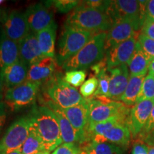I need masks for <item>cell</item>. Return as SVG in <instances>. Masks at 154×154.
<instances>
[{
  "mask_svg": "<svg viewBox=\"0 0 154 154\" xmlns=\"http://www.w3.org/2000/svg\"><path fill=\"white\" fill-rule=\"evenodd\" d=\"M28 116L31 126L42 138L46 151H54L63 143L59 123L51 109L47 106H34Z\"/></svg>",
  "mask_w": 154,
  "mask_h": 154,
  "instance_id": "cell-1",
  "label": "cell"
},
{
  "mask_svg": "<svg viewBox=\"0 0 154 154\" xmlns=\"http://www.w3.org/2000/svg\"><path fill=\"white\" fill-rule=\"evenodd\" d=\"M65 25L97 34L108 32L113 22L106 12L83 5L80 2L67 17Z\"/></svg>",
  "mask_w": 154,
  "mask_h": 154,
  "instance_id": "cell-2",
  "label": "cell"
},
{
  "mask_svg": "<svg viewBox=\"0 0 154 154\" xmlns=\"http://www.w3.org/2000/svg\"><path fill=\"white\" fill-rule=\"evenodd\" d=\"M106 32L97 34L74 57L61 65L66 72L72 70H85L88 67L103 60L105 51Z\"/></svg>",
  "mask_w": 154,
  "mask_h": 154,
  "instance_id": "cell-3",
  "label": "cell"
},
{
  "mask_svg": "<svg viewBox=\"0 0 154 154\" xmlns=\"http://www.w3.org/2000/svg\"><path fill=\"white\" fill-rule=\"evenodd\" d=\"M127 118L116 117L99 124L89 125L88 126L89 138L98 136L120 147L127 146L131 135L126 124Z\"/></svg>",
  "mask_w": 154,
  "mask_h": 154,
  "instance_id": "cell-4",
  "label": "cell"
},
{
  "mask_svg": "<svg viewBox=\"0 0 154 154\" xmlns=\"http://www.w3.org/2000/svg\"><path fill=\"white\" fill-rule=\"evenodd\" d=\"M44 89L51 101L62 109L73 107L86 101L80 92L67 84L59 74H54L47 81Z\"/></svg>",
  "mask_w": 154,
  "mask_h": 154,
  "instance_id": "cell-5",
  "label": "cell"
},
{
  "mask_svg": "<svg viewBox=\"0 0 154 154\" xmlns=\"http://www.w3.org/2000/svg\"><path fill=\"white\" fill-rule=\"evenodd\" d=\"M94 35L96 34L64 25L58 44L57 63L61 66L65 61L76 54Z\"/></svg>",
  "mask_w": 154,
  "mask_h": 154,
  "instance_id": "cell-6",
  "label": "cell"
},
{
  "mask_svg": "<svg viewBox=\"0 0 154 154\" xmlns=\"http://www.w3.org/2000/svg\"><path fill=\"white\" fill-rule=\"evenodd\" d=\"M88 125L103 122L116 117H128L131 108L120 101L107 98L87 99Z\"/></svg>",
  "mask_w": 154,
  "mask_h": 154,
  "instance_id": "cell-7",
  "label": "cell"
},
{
  "mask_svg": "<svg viewBox=\"0 0 154 154\" xmlns=\"http://www.w3.org/2000/svg\"><path fill=\"white\" fill-rule=\"evenodd\" d=\"M42 84L25 82L15 87L8 88L4 96V102L7 109L17 111L32 104L35 101Z\"/></svg>",
  "mask_w": 154,
  "mask_h": 154,
  "instance_id": "cell-8",
  "label": "cell"
},
{
  "mask_svg": "<svg viewBox=\"0 0 154 154\" xmlns=\"http://www.w3.org/2000/svg\"><path fill=\"white\" fill-rule=\"evenodd\" d=\"M31 126L29 116L17 119L11 124L0 140V154H7L21 149L26 140Z\"/></svg>",
  "mask_w": 154,
  "mask_h": 154,
  "instance_id": "cell-9",
  "label": "cell"
},
{
  "mask_svg": "<svg viewBox=\"0 0 154 154\" xmlns=\"http://www.w3.org/2000/svg\"><path fill=\"white\" fill-rule=\"evenodd\" d=\"M147 1L116 0L111 1L106 14L113 23L121 19H131L143 23L145 19V5Z\"/></svg>",
  "mask_w": 154,
  "mask_h": 154,
  "instance_id": "cell-10",
  "label": "cell"
},
{
  "mask_svg": "<svg viewBox=\"0 0 154 154\" xmlns=\"http://www.w3.org/2000/svg\"><path fill=\"white\" fill-rule=\"evenodd\" d=\"M142 22L131 19H121L113 23L107 32L105 41V51L136 36L137 31L142 27Z\"/></svg>",
  "mask_w": 154,
  "mask_h": 154,
  "instance_id": "cell-11",
  "label": "cell"
},
{
  "mask_svg": "<svg viewBox=\"0 0 154 154\" xmlns=\"http://www.w3.org/2000/svg\"><path fill=\"white\" fill-rule=\"evenodd\" d=\"M1 30L11 40L17 44L31 32L24 12L13 10L1 17Z\"/></svg>",
  "mask_w": 154,
  "mask_h": 154,
  "instance_id": "cell-12",
  "label": "cell"
},
{
  "mask_svg": "<svg viewBox=\"0 0 154 154\" xmlns=\"http://www.w3.org/2000/svg\"><path fill=\"white\" fill-rule=\"evenodd\" d=\"M154 106V99L137 102L131 109L126 124L134 138L139 136L149 120Z\"/></svg>",
  "mask_w": 154,
  "mask_h": 154,
  "instance_id": "cell-13",
  "label": "cell"
},
{
  "mask_svg": "<svg viewBox=\"0 0 154 154\" xmlns=\"http://www.w3.org/2000/svg\"><path fill=\"white\" fill-rule=\"evenodd\" d=\"M137 42V38L134 36L106 51L107 69L128 64L136 51Z\"/></svg>",
  "mask_w": 154,
  "mask_h": 154,
  "instance_id": "cell-14",
  "label": "cell"
},
{
  "mask_svg": "<svg viewBox=\"0 0 154 154\" xmlns=\"http://www.w3.org/2000/svg\"><path fill=\"white\" fill-rule=\"evenodd\" d=\"M24 13L31 32L36 34L54 22L53 13L50 11L46 3L36 4L31 6Z\"/></svg>",
  "mask_w": 154,
  "mask_h": 154,
  "instance_id": "cell-15",
  "label": "cell"
},
{
  "mask_svg": "<svg viewBox=\"0 0 154 154\" xmlns=\"http://www.w3.org/2000/svg\"><path fill=\"white\" fill-rule=\"evenodd\" d=\"M60 110L67 119L71 123L73 127L79 133L84 141L89 139L88 134V101L74 106L73 107L62 109Z\"/></svg>",
  "mask_w": 154,
  "mask_h": 154,
  "instance_id": "cell-16",
  "label": "cell"
},
{
  "mask_svg": "<svg viewBox=\"0 0 154 154\" xmlns=\"http://www.w3.org/2000/svg\"><path fill=\"white\" fill-rule=\"evenodd\" d=\"M109 74V88L107 99L113 101H121L129 81L127 65H121L107 69Z\"/></svg>",
  "mask_w": 154,
  "mask_h": 154,
  "instance_id": "cell-17",
  "label": "cell"
},
{
  "mask_svg": "<svg viewBox=\"0 0 154 154\" xmlns=\"http://www.w3.org/2000/svg\"><path fill=\"white\" fill-rule=\"evenodd\" d=\"M19 57L20 60L30 66L43 59L40 50L36 34L30 32L18 43Z\"/></svg>",
  "mask_w": 154,
  "mask_h": 154,
  "instance_id": "cell-18",
  "label": "cell"
},
{
  "mask_svg": "<svg viewBox=\"0 0 154 154\" xmlns=\"http://www.w3.org/2000/svg\"><path fill=\"white\" fill-rule=\"evenodd\" d=\"M50 109L54 113L56 118L59 123V128L63 143H82L84 142V138L81 136L79 133L75 129L73 126L69 122V121L61 112L59 106L55 104L51 101H48L47 103Z\"/></svg>",
  "mask_w": 154,
  "mask_h": 154,
  "instance_id": "cell-19",
  "label": "cell"
},
{
  "mask_svg": "<svg viewBox=\"0 0 154 154\" xmlns=\"http://www.w3.org/2000/svg\"><path fill=\"white\" fill-rule=\"evenodd\" d=\"M56 63L54 58L44 57L41 60L31 64L26 81L40 84L47 81L54 74Z\"/></svg>",
  "mask_w": 154,
  "mask_h": 154,
  "instance_id": "cell-20",
  "label": "cell"
},
{
  "mask_svg": "<svg viewBox=\"0 0 154 154\" xmlns=\"http://www.w3.org/2000/svg\"><path fill=\"white\" fill-rule=\"evenodd\" d=\"M29 66L20 59L1 71L5 87L11 88L20 85L27 80Z\"/></svg>",
  "mask_w": 154,
  "mask_h": 154,
  "instance_id": "cell-21",
  "label": "cell"
},
{
  "mask_svg": "<svg viewBox=\"0 0 154 154\" xmlns=\"http://www.w3.org/2000/svg\"><path fill=\"white\" fill-rule=\"evenodd\" d=\"M19 59L18 44L0 30V72Z\"/></svg>",
  "mask_w": 154,
  "mask_h": 154,
  "instance_id": "cell-22",
  "label": "cell"
},
{
  "mask_svg": "<svg viewBox=\"0 0 154 154\" xmlns=\"http://www.w3.org/2000/svg\"><path fill=\"white\" fill-rule=\"evenodd\" d=\"M57 29V24L54 22L47 28L36 34L38 45L43 57H54Z\"/></svg>",
  "mask_w": 154,
  "mask_h": 154,
  "instance_id": "cell-23",
  "label": "cell"
},
{
  "mask_svg": "<svg viewBox=\"0 0 154 154\" xmlns=\"http://www.w3.org/2000/svg\"><path fill=\"white\" fill-rule=\"evenodd\" d=\"M146 76V74L130 76L128 85L121 99L122 103L128 106L136 104Z\"/></svg>",
  "mask_w": 154,
  "mask_h": 154,
  "instance_id": "cell-24",
  "label": "cell"
},
{
  "mask_svg": "<svg viewBox=\"0 0 154 154\" xmlns=\"http://www.w3.org/2000/svg\"><path fill=\"white\" fill-rule=\"evenodd\" d=\"M149 63L150 59L144 53L140 44L137 42L136 51L128 63L131 76L147 74Z\"/></svg>",
  "mask_w": 154,
  "mask_h": 154,
  "instance_id": "cell-25",
  "label": "cell"
},
{
  "mask_svg": "<svg viewBox=\"0 0 154 154\" xmlns=\"http://www.w3.org/2000/svg\"><path fill=\"white\" fill-rule=\"evenodd\" d=\"M83 149L88 154H123L122 148L106 140L94 141L91 140L89 143Z\"/></svg>",
  "mask_w": 154,
  "mask_h": 154,
  "instance_id": "cell-26",
  "label": "cell"
},
{
  "mask_svg": "<svg viewBox=\"0 0 154 154\" xmlns=\"http://www.w3.org/2000/svg\"><path fill=\"white\" fill-rule=\"evenodd\" d=\"M21 149L22 154H36L38 152L46 151L42 138L32 126H30L28 137Z\"/></svg>",
  "mask_w": 154,
  "mask_h": 154,
  "instance_id": "cell-27",
  "label": "cell"
},
{
  "mask_svg": "<svg viewBox=\"0 0 154 154\" xmlns=\"http://www.w3.org/2000/svg\"><path fill=\"white\" fill-rule=\"evenodd\" d=\"M99 81L97 90L90 99L93 98H106L109 88V74L107 67H104L95 76Z\"/></svg>",
  "mask_w": 154,
  "mask_h": 154,
  "instance_id": "cell-28",
  "label": "cell"
},
{
  "mask_svg": "<svg viewBox=\"0 0 154 154\" xmlns=\"http://www.w3.org/2000/svg\"><path fill=\"white\" fill-rule=\"evenodd\" d=\"M154 99V75L151 73H149L146 75L145 79L143 81V86L138 96L137 102H140L144 100Z\"/></svg>",
  "mask_w": 154,
  "mask_h": 154,
  "instance_id": "cell-29",
  "label": "cell"
},
{
  "mask_svg": "<svg viewBox=\"0 0 154 154\" xmlns=\"http://www.w3.org/2000/svg\"><path fill=\"white\" fill-rule=\"evenodd\" d=\"M86 77V70H72L65 73L63 79L69 85L76 88L82 86L85 82Z\"/></svg>",
  "mask_w": 154,
  "mask_h": 154,
  "instance_id": "cell-30",
  "label": "cell"
},
{
  "mask_svg": "<svg viewBox=\"0 0 154 154\" xmlns=\"http://www.w3.org/2000/svg\"><path fill=\"white\" fill-rule=\"evenodd\" d=\"M98 86H99L98 79L95 76L91 77L81 86L79 90L81 95L86 99H90L95 94Z\"/></svg>",
  "mask_w": 154,
  "mask_h": 154,
  "instance_id": "cell-31",
  "label": "cell"
},
{
  "mask_svg": "<svg viewBox=\"0 0 154 154\" xmlns=\"http://www.w3.org/2000/svg\"><path fill=\"white\" fill-rule=\"evenodd\" d=\"M50 5H53L57 11L61 13H68L74 9L79 5L80 2L76 0H55L49 2Z\"/></svg>",
  "mask_w": 154,
  "mask_h": 154,
  "instance_id": "cell-32",
  "label": "cell"
},
{
  "mask_svg": "<svg viewBox=\"0 0 154 154\" xmlns=\"http://www.w3.org/2000/svg\"><path fill=\"white\" fill-rule=\"evenodd\" d=\"M137 41L140 44V47L144 53L149 57L150 61L154 59V40L151 39L143 34H138Z\"/></svg>",
  "mask_w": 154,
  "mask_h": 154,
  "instance_id": "cell-33",
  "label": "cell"
},
{
  "mask_svg": "<svg viewBox=\"0 0 154 154\" xmlns=\"http://www.w3.org/2000/svg\"><path fill=\"white\" fill-rule=\"evenodd\" d=\"M82 149L77 143H62L57 148L52 154H79Z\"/></svg>",
  "mask_w": 154,
  "mask_h": 154,
  "instance_id": "cell-34",
  "label": "cell"
},
{
  "mask_svg": "<svg viewBox=\"0 0 154 154\" xmlns=\"http://www.w3.org/2000/svg\"><path fill=\"white\" fill-rule=\"evenodd\" d=\"M81 3L86 7L98 9L103 12L106 13L108 8L111 4V1H101V0H88V1H82Z\"/></svg>",
  "mask_w": 154,
  "mask_h": 154,
  "instance_id": "cell-35",
  "label": "cell"
},
{
  "mask_svg": "<svg viewBox=\"0 0 154 154\" xmlns=\"http://www.w3.org/2000/svg\"><path fill=\"white\" fill-rule=\"evenodd\" d=\"M153 133H154V106L151 111L149 120L146 123V126H144L143 129L140 132L139 136L140 138L146 139Z\"/></svg>",
  "mask_w": 154,
  "mask_h": 154,
  "instance_id": "cell-36",
  "label": "cell"
},
{
  "mask_svg": "<svg viewBox=\"0 0 154 154\" xmlns=\"http://www.w3.org/2000/svg\"><path fill=\"white\" fill-rule=\"evenodd\" d=\"M141 32V34H143V35L154 40V20L146 18L144 19Z\"/></svg>",
  "mask_w": 154,
  "mask_h": 154,
  "instance_id": "cell-37",
  "label": "cell"
},
{
  "mask_svg": "<svg viewBox=\"0 0 154 154\" xmlns=\"http://www.w3.org/2000/svg\"><path fill=\"white\" fill-rule=\"evenodd\" d=\"M131 154H149V146L143 143L137 142L133 146Z\"/></svg>",
  "mask_w": 154,
  "mask_h": 154,
  "instance_id": "cell-38",
  "label": "cell"
},
{
  "mask_svg": "<svg viewBox=\"0 0 154 154\" xmlns=\"http://www.w3.org/2000/svg\"><path fill=\"white\" fill-rule=\"evenodd\" d=\"M144 14L145 18L154 20V0L146 2Z\"/></svg>",
  "mask_w": 154,
  "mask_h": 154,
  "instance_id": "cell-39",
  "label": "cell"
},
{
  "mask_svg": "<svg viewBox=\"0 0 154 154\" xmlns=\"http://www.w3.org/2000/svg\"><path fill=\"white\" fill-rule=\"evenodd\" d=\"M7 110H8V109H7L5 102L3 101H0V132H1L4 125L5 124Z\"/></svg>",
  "mask_w": 154,
  "mask_h": 154,
  "instance_id": "cell-40",
  "label": "cell"
},
{
  "mask_svg": "<svg viewBox=\"0 0 154 154\" xmlns=\"http://www.w3.org/2000/svg\"><path fill=\"white\" fill-rule=\"evenodd\" d=\"M5 88V83H4L2 76L1 72H0V101H2V99H4V96H5V94H4Z\"/></svg>",
  "mask_w": 154,
  "mask_h": 154,
  "instance_id": "cell-41",
  "label": "cell"
},
{
  "mask_svg": "<svg viewBox=\"0 0 154 154\" xmlns=\"http://www.w3.org/2000/svg\"><path fill=\"white\" fill-rule=\"evenodd\" d=\"M149 70L150 73H151L152 74L154 75V59L150 61Z\"/></svg>",
  "mask_w": 154,
  "mask_h": 154,
  "instance_id": "cell-42",
  "label": "cell"
},
{
  "mask_svg": "<svg viewBox=\"0 0 154 154\" xmlns=\"http://www.w3.org/2000/svg\"><path fill=\"white\" fill-rule=\"evenodd\" d=\"M7 154H22V149H18L14 150V151L9 152V153H7Z\"/></svg>",
  "mask_w": 154,
  "mask_h": 154,
  "instance_id": "cell-43",
  "label": "cell"
},
{
  "mask_svg": "<svg viewBox=\"0 0 154 154\" xmlns=\"http://www.w3.org/2000/svg\"><path fill=\"white\" fill-rule=\"evenodd\" d=\"M149 154H154V145L150 144L149 146Z\"/></svg>",
  "mask_w": 154,
  "mask_h": 154,
  "instance_id": "cell-44",
  "label": "cell"
},
{
  "mask_svg": "<svg viewBox=\"0 0 154 154\" xmlns=\"http://www.w3.org/2000/svg\"><path fill=\"white\" fill-rule=\"evenodd\" d=\"M36 154H50V152L47 151H43L41 152H38V153H36Z\"/></svg>",
  "mask_w": 154,
  "mask_h": 154,
  "instance_id": "cell-45",
  "label": "cell"
},
{
  "mask_svg": "<svg viewBox=\"0 0 154 154\" xmlns=\"http://www.w3.org/2000/svg\"><path fill=\"white\" fill-rule=\"evenodd\" d=\"M79 154H88V153H87V152L85 151V150L82 149V150H81Z\"/></svg>",
  "mask_w": 154,
  "mask_h": 154,
  "instance_id": "cell-46",
  "label": "cell"
},
{
  "mask_svg": "<svg viewBox=\"0 0 154 154\" xmlns=\"http://www.w3.org/2000/svg\"><path fill=\"white\" fill-rule=\"evenodd\" d=\"M2 16V11L1 9H0V18H1Z\"/></svg>",
  "mask_w": 154,
  "mask_h": 154,
  "instance_id": "cell-47",
  "label": "cell"
},
{
  "mask_svg": "<svg viewBox=\"0 0 154 154\" xmlns=\"http://www.w3.org/2000/svg\"><path fill=\"white\" fill-rule=\"evenodd\" d=\"M4 2V1H2V0H0V5H2Z\"/></svg>",
  "mask_w": 154,
  "mask_h": 154,
  "instance_id": "cell-48",
  "label": "cell"
}]
</instances>
